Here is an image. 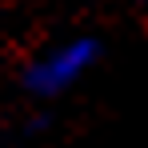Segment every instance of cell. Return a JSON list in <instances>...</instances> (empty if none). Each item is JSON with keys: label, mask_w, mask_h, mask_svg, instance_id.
<instances>
[{"label": "cell", "mask_w": 148, "mask_h": 148, "mask_svg": "<svg viewBox=\"0 0 148 148\" xmlns=\"http://www.w3.org/2000/svg\"><path fill=\"white\" fill-rule=\"evenodd\" d=\"M96 60V44L92 40H72V44H64V48L48 52L44 60H36L32 68H28V84L36 88V92H64L68 84H76L84 68Z\"/></svg>", "instance_id": "cell-1"}, {"label": "cell", "mask_w": 148, "mask_h": 148, "mask_svg": "<svg viewBox=\"0 0 148 148\" xmlns=\"http://www.w3.org/2000/svg\"><path fill=\"white\" fill-rule=\"evenodd\" d=\"M144 8H148V0H144Z\"/></svg>", "instance_id": "cell-2"}]
</instances>
